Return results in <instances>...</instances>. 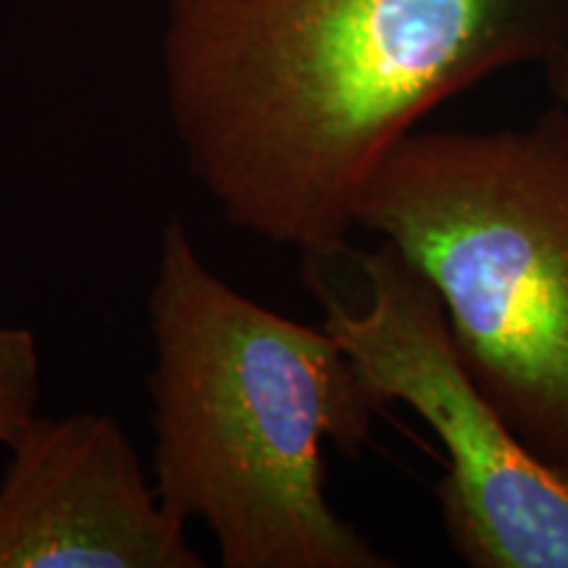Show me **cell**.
<instances>
[{
  "label": "cell",
  "mask_w": 568,
  "mask_h": 568,
  "mask_svg": "<svg viewBox=\"0 0 568 568\" xmlns=\"http://www.w3.org/2000/svg\"><path fill=\"white\" fill-rule=\"evenodd\" d=\"M163 92L234 230L329 261L437 105L568 45V0H166Z\"/></svg>",
  "instance_id": "cell-1"
},
{
  "label": "cell",
  "mask_w": 568,
  "mask_h": 568,
  "mask_svg": "<svg viewBox=\"0 0 568 568\" xmlns=\"http://www.w3.org/2000/svg\"><path fill=\"white\" fill-rule=\"evenodd\" d=\"M361 308L305 274L324 329L385 400L403 403L443 439L450 471L437 500L453 550L474 568H568V474L518 439L460 358L432 282L382 240L351 251Z\"/></svg>",
  "instance_id": "cell-4"
},
{
  "label": "cell",
  "mask_w": 568,
  "mask_h": 568,
  "mask_svg": "<svg viewBox=\"0 0 568 568\" xmlns=\"http://www.w3.org/2000/svg\"><path fill=\"white\" fill-rule=\"evenodd\" d=\"M42 353L32 329L0 322V445L40 414Z\"/></svg>",
  "instance_id": "cell-6"
},
{
  "label": "cell",
  "mask_w": 568,
  "mask_h": 568,
  "mask_svg": "<svg viewBox=\"0 0 568 568\" xmlns=\"http://www.w3.org/2000/svg\"><path fill=\"white\" fill-rule=\"evenodd\" d=\"M379 234L443 301L468 374L568 474V109L516 130L410 132L368 180Z\"/></svg>",
  "instance_id": "cell-3"
},
{
  "label": "cell",
  "mask_w": 568,
  "mask_h": 568,
  "mask_svg": "<svg viewBox=\"0 0 568 568\" xmlns=\"http://www.w3.org/2000/svg\"><path fill=\"white\" fill-rule=\"evenodd\" d=\"M0 477V568H203L122 424L38 414Z\"/></svg>",
  "instance_id": "cell-5"
},
{
  "label": "cell",
  "mask_w": 568,
  "mask_h": 568,
  "mask_svg": "<svg viewBox=\"0 0 568 568\" xmlns=\"http://www.w3.org/2000/svg\"><path fill=\"white\" fill-rule=\"evenodd\" d=\"M545 80L556 101L568 109V45L542 63Z\"/></svg>",
  "instance_id": "cell-7"
},
{
  "label": "cell",
  "mask_w": 568,
  "mask_h": 568,
  "mask_svg": "<svg viewBox=\"0 0 568 568\" xmlns=\"http://www.w3.org/2000/svg\"><path fill=\"white\" fill-rule=\"evenodd\" d=\"M153 485L224 568H393L326 500L324 443L358 456L389 403L324 326L237 293L187 224L161 226L148 295Z\"/></svg>",
  "instance_id": "cell-2"
}]
</instances>
